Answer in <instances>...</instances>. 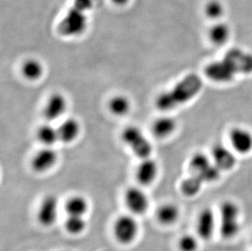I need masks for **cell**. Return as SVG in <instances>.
<instances>
[{
	"label": "cell",
	"instance_id": "ffe728a7",
	"mask_svg": "<svg viewBox=\"0 0 252 251\" xmlns=\"http://www.w3.org/2000/svg\"><path fill=\"white\" fill-rule=\"evenodd\" d=\"M230 29L224 23H217L210 28L208 37L216 46H223L230 38Z\"/></svg>",
	"mask_w": 252,
	"mask_h": 251
},
{
	"label": "cell",
	"instance_id": "f1b7e54d",
	"mask_svg": "<svg viewBox=\"0 0 252 251\" xmlns=\"http://www.w3.org/2000/svg\"><path fill=\"white\" fill-rule=\"evenodd\" d=\"M129 0H113V2L114 3H116L117 5H119V6H123V5H125L126 3L128 2Z\"/></svg>",
	"mask_w": 252,
	"mask_h": 251
},
{
	"label": "cell",
	"instance_id": "ac0fdd59",
	"mask_svg": "<svg viewBox=\"0 0 252 251\" xmlns=\"http://www.w3.org/2000/svg\"><path fill=\"white\" fill-rule=\"evenodd\" d=\"M57 130L59 140L62 142L69 143L75 140L79 135L80 126L75 119H69L63 122Z\"/></svg>",
	"mask_w": 252,
	"mask_h": 251
},
{
	"label": "cell",
	"instance_id": "9a60e30c",
	"mask_svg": "<svg viewBox=\"0 0 252 251\" xmlns=\"http://www.w3.org/2000/svg\"><path fill=\"white\" fill-rule=\"evenodd\" d=\"M66 109V100L62 94L52 95L46 104L43 114L48 121H54L64 114Z\"/></svg>",
	"mask_w": 252,
	"mask_h": 251
},
{
	"label": "cell",
	"instance_id": "44dd1931",
	"mask_svg": "<svg viewBox=\"0 0 252 251\" xmlns=\"http://www.w3.org/2000/svg\"><path fill=\"white\" fill-rule=\"evenodd\" d=\"M65 211L69 216L84 217L88 211V202L82 196L70 197L65 204Z\"/></svg>",
	"mask_w": 252,
	"mask_h": 251
},
{
	"label": "cell",
	"instance_id": "6da1fadb",
	"mask_svg": "<svg viewBox=\"0 0 252 251\" xmlns=\"http://www.w3.org/2000/svg\"><path fill=\"white\" fill-rule=\"evenodd\" d=\"M203 88L202 78L196 74H189L176 83L171 90L160 94L156 106L162 111H169L186 104L196 97Z\"/></svg>",
	"mask_w": 252,
	"mask_h": 251
},
{
	"label": "cell",
	"instance_id": "e0dca14e",
	"mask_svg": "<svg viewBox=\"0 0 252 251\" xmlns=\"http://www.w3.org/2000/svg\"><path fill=\"white\" fill-rule=\"evenodd\" d=\"M180 217L178 206L173 203L163 204L157 211V220L162 225H172Z\"/></svg>",
	"mask_w": 252,
	"mask_h": 251
},
{
	"label": "cell",
	"instance_id": "d4e9b609",
	"mask_svg": "<svg viewBox=\"0 0 252 251\" xmlns=\"http://www.w3.org/2000/svg\"><path fill=\"white\" fill-rule=\"evenodd\" d=\"M43 65L36 60H28L22 65V74L29 80H36L43 74Z\"/></svg>",
	"mask_w": 252,
	"mask_h": 251
},
{
	"label": "cell",
	"instance_id": "8fae6325",
	"mask_svg": "<svg viewBox=\"0 0 252 251\" xmlns=\"http://www.w3.org/2000/svg\"><path fill=\"white\" fill-rule=\"evenodd\" d=\"M125 202L129 211L137 216L145 214L150 205L146 194L137 188H130L126 190Z\"/></svg>",
	"mask_w": 252,
	"mask_h": 251
},
{
	"label": "cell",
	"instance_id": "7c38bea8",
	"mask_svg": "<svg viewBox=\"0 0 252 251\" xmlns=\"http://www.w3.org/2000/svg\"><path fill=\"white\" fill-rule=\"evenodd\" d=\"M215 227L216 220L213 211L210 207L202 209L197 216L196 224L197 236L203 241H208L213 236Z\"/></svg>",
	"mask_w": 252,
	"mask_h": 251
},
{
	"label": "cell",
	"instance_id": "5bb4252c",
	"mask_svg": "<svg viewBox=\"0 0 252 251\" xmlns=\"http://www.w3.org/2000/svg\"><path fill=\"white\" fill-rule=\"evenodd\" d=\"M57 159V153L50 148H45L38 151L33 157L32 167L37 172H44L54 166Z\"/></svg>",
	"mask_w": 252,
	"mask_h": 251
},
{
	"label": "cell",
	"instance_id": "5b68a950",
	"mask_svg": "<svg viewBox=\"0 0 252 251\" xmlns=\"http://www.w3.org/2000/svg\"><path fill=\"white\" fill-rule=\"evenodd\" d=\"M113 232L114 238L120 244H131L138 237V222L131 216H119L114 222Z\"/></svg>",
	"mask_w": 252,
	"mask_h": 251
},
{
	"label": "cell",
	"instance_id": "d6986e66",
	"mask_svg": "<svg viewBox=\"0 0 252 251\" xmlns=\"http://www.w3.org/2000/svg\"><path fill=\"white\" fill-rule=\"evenodd\" d=\"M153 133L158 138H166L176 129V122L171 117H162L153 124Z\"/></svg>",
	"mask_w": 252,
	"mask_h": 251
},
{
	"label": "cell",
	"instance_id": "4316f807",
	"mask_svg": "<svg viewBox=\"0 0 252 251\" xmlns=\"http://www.w3.org/2000/svg\"><path fill=\"white\" fill-rule=\"evenodd\" d=\"M204 12L210 19H219L224 14V5L220 0H209L205 5Z\"/></svg>",
	"mask_w": 252,
	"mask_h": 251
},
{
	"label": "cell",
	"instance_id": "3957f363",
	"mask_svg": "<svg viewBox=\"0 0 252 251\" xmlns=\"http://www.w3.org/2000/svg\"><path fill=\"white\" fill-rule=\"evenodd\" d=\"M220 233L224 239H233L240 231V208L232 201H224L220 206Z\"/></svg>",
	"mask_w": 252,
	"mask_h": 251
},
{
	"label": "cell",
	"instance_id": "ba28073f",
	"mask_svg": "<svg viewBox=\"0 0 252 251\" xmlns=\"http://www.w3.org/2000/svg\"><path fill=\"white\" fill-rule=\"evenodd\" d=\"M204 74L209 80L217 83H230L237 75L230 65L223 59L207 64Z\"/></svg>",
	"mask_w": 252,
	"mask_h": 251
},
{
	"label": "cell",
	"instance_id": "277c9868",
	"mask_svg": "<svg viewBox=\"0 0 252 251\" xmlns=\"http://www.w3.org/2000/svg\"><path fill=\"white\" fill-rule=\"evenodd\" d=\"M189 171L205 183L216 182L221 176V171L206 154L197 153L189 161Z\"/></svg>",
	"mask_w": 252,
	"mask_h": 251
},
{
	"label": "cell",
	"instance_id": "7a4b0ae2",
	"mask_svg": "<svg viewBox=\"0 0 252 251\" xmlns=\"http://www.w3.org/2000/svg\"><path fill=\"white\" fill-rule=\"evenodd\" d=\"M92 7L93 0H74L73 6L58 26L59 33L66 37L84 33L88 24L87 13Z\"/></svg>",
	"mask_w": 252,
	"mask_h": 251
},
{
	"label": "cell",
	"instance_id": "484cf974",
	"mask_svg": "<svg viewBox=\"0 0 252 251\" xmlns=\"http://www.w3.org/2000/svg\"><path fill=\"white\" fill-rule=\"evenodd\" d=\"M37 135L38 140L48 146L55 144L57 140H59L58 130L53 127V126H41L40 127L38 128Z\"/></svg>",
	"mask_w": 252,
	"mask_h": 251
},
{
	"label": "cell",
	"instance_id": "603a6c76",
	"mask_svg": "<svg viewBox=\"0 0 252 251\" xmlns=\"http://www.w3.org/2000/svg\"><path fill=\"white\" fill-rule=\"evenodd\" d=\"M87 221L82 216H68L64 222V229L72 236H79L85 232Z\"/></svg>",
	"mask_w": 252,
	"mask_h": 251
},
{
	"label": "cell",
	"instance_id": "30bf717a",
	"mask_svg": "<svg viewBox=\"0 0 252 251\" xmlns=\"http://www.w3.org/2000/svg\"><path fill=\"white\" fill-rule=\"evenodd\" d=\"M229 141L238 154H248L252 150V133L245 128L233 127L229 131Z\"/></svg>",
	"mask_w": 252,
	"mask_h": 251
},
{
	"label": "cell",
	"instance_id": "2e32d148",
	"mask_svg": "<svg viewBox=\"0 0 252 251\" xmlns=\"http://www.w3.org/2000/svg\"><path fill=\"white\" fill-rule=\"evenodd\" d=\"M158 174V165L154 160L148 157L143 159L136 172L137 180L144 185H150L155 180Z\"/></svg>",
	"mask_w": 252,
	"mask_h": 251
},
{
	"label": "cell",
	"instance_id": "7402d4cb",
	"mask_svg": "<svg viewBox=\"0 0 252 251\" xmlns=\"http://www.w3.org/2000/svg\"><path fill=\"white\" fill-rule=\"evenodd\" d=\"M204 182L198 176L190 174L181 183V191L186 197H193L199 193Z\"/></svg>",
	"mask_w": 252,
	"mask_h": 251
},
{
	"label": "cell",
	"instance_id": "83f0119b",
	"mask_svg": "<svg viewBox=\"0 0 252 251\" xmlns=\"http://www.w3.org/2000/svg\"><path fill=\"white\" fill-rule=\"evenodd\" d=\"M178 248L180 251H197L198 242L193 235L185 234L179 239Z\"/></svg>",
	"mask_w": 252,
	"mask_h": 251
},
{
	"label": "cell",
	"instance_id": "52a82bcc",
	"mask_svg": "<svg viewBox=\"0 0 252 251\" xmlns=\"http://www.w3.org/2000/svg\"><path fill=\"white\" fill-rule=\"evenodd\" d=\"M237 74H252V53L239 48H233L226 52L224 58Z\"/></svg>",
	"mask_w": 252,
	"mask_h": 251
},
{
	"label": "cell",
	"instance_id": "cb8c5ba5",
	"mask_svg": "<svg viewBox=\"0 0 252 251\" xmlns=\"http://www.w3.org/2000/svg\"><path fill=\"white\" fill-rule=\"evenodd\" d=\"M131 104L127 98L124 95H116L110 100L109 109L112 114L122 116L128 113Z\"/></svg>",
	"mask_w": 252,
	"mask_h": 251
},
{
	"label": "cell",
	"instance_id": "8992f818",
	"mask_svg": "<svg viewBox=\"0 0 252 251\" xmlns=\"http://www.w3.org/2000/svg\"><path fill=\"white\" fill-rule=\"evenodd\" d=\"M122 138L134 154L140 158H148L152 154V145L139 128L136 126L126 127L123 132Z\"/></svg>",
	"mask_w": 252,
	"mask_h": 251
},
{
	"label": "cell",
	"instance_id": "9c48e42d",
	"mask_svg": "<svg viewBox=\"0 0 252 251\" xmlns=\"http://www.w3.org/2000/svg\"><path fill=\"white\" fill-rule=\"evenodd\" d=\"M58 217V201L57 197L49 195L43 198L37 213V220L43 227L54 225Z\"/></svg>",
	"mask_w": 252,
	"mask_h": 251
},
{
	"label": "cell",
	"instance_id": "4fadbf2b",
	"mask_svg": "<svg viewBox=\"0 0 252 251\" xmlns=\"http://www.w3.org/2000/svg\"><path fill=\"white\" fill-rule=\"evenodd\" d=\"M212 157V161L221 171H230L237 163V159L233 152L221 144H216L213 146Z\"/></svg>",
	"mask_w": 252,
	"mask_h": 251
}]
</instances>
